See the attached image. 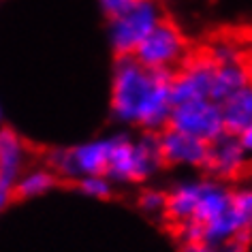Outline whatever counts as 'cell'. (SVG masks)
<instances>
[{"mask_svg":"<svg viewBox=\"0 0 252 252\" xmlns=\"http://www.w3.org/2000/svg\"><path fill=\"white\" fill-rule=\"evenodd\" d=\"M229 197H231V188H226L220 180H203V190H201L199 203L194 207L192 214V222L197 224H207L210 220H214L218 214L224 212V207L229 205Z\"/></svg>","mask_w":252,"mask_h":252,"instance_id":"obj_15","label":"cell"},{"mask_svg":"<svg viewBox=\"0 0 252 252\" xmlns=\"http://www.w3.org/2000/svg\"><path fill=\"white\" fill-rule=\"evenodd\" d=\"M162 167V156L158 148V133L146 130L141 137L116 135L111 137V154L105 178L111 182H143Z\"/></svg>","mask_w":252,"mask_h":252,"instance_id":"obj_2","label":"cell"},{"mask_svg":"<svg viewBox=\"0 0 252 252\" xmlns=\"http://www.w3.org/2000/svg\"><path fill=\"white\" fill-rule=\"evenodd\" d=\"M162 17L156 0H135L128 9L111 17L109 39L118 58L133 56L139 43L146 39L158 20Z\"/></svg>","mask_w":252,"mask_h":252,"instance_id":"obj_4","label":"cell"},{"mask_svg":"<svg viewBox=\"0 0 252 252\" xmlns=\"http://www.w3.org/2000/svg\"><path fill=\"white\" fill-rule=\"evenodd\" d=\"M109 154L111 137H105V139L79 143L75 148L56 150L49 156V165L54 173H60L71 180H79L86 175H105L107 165H109Z\"/></svg>","mask_w":252,"mask_h":252,"instance_id":"obj_6","label":"cell"},{"mask_svg":"<svg viewBox=\"0 0 252 252\" xmlns=\"http://www.w3.org/2000/svg\"><path fill=\"white\" fill-rule=\"evenodd\" d=\"M248 160L250 158L246 156L242 143H239V137L222 133L218 139L207 143V156L203 169L214 180H231L244 171Z\"/></svg>","mask_w":252,"mask_h":252,"instance_id":"obj_10","label":"cell"},{"mask_svg":"<svg viewBox=\"0 0 252 252\" xmlns=\"http://www.w3.org/2000/svg\"><path fill=\"white\" fill-rule=\"evenodd\" d=\"M214 66L216 62L210 58L205 49L188 52L186 60L171 75V103L178 105L188 100L210 98Z\"/></svg>","mask_w":252,"mask_h":252,"instance_id":"obj_7","label":"cell"},{"mask_svg":"<svg viewBox=\"0 0 252 252\" xmlns=\"http://www.w3.org/2000/svg\"><path fill=\"white\" fill-rule=\"evenodd\" d=\"M158 148L162 165L190 169H199L205 165L207 143L192 135L182 133V130H175L171 126H165L162 130H158Z\"/></svg>","mask_w":252,"mask_h":252,"instance_id":"obj_9","label":"cell"},{"mask_svg":"<svg viewBox=\"0 0 252 252\" xmlns=\"http://www.w3.org/2000/svg\"><path fill=\"white\" fill-rule=\"evenodd\" d=\"M139 205H141V210L148 212V214H160V212H165V192L156 190V188H148V190L141 192Z\"/></svg>","mask_w":252,"mask_h":252,"instance_id":"obj_18","label":"cell"},{"mask_svg":"<svg viewBox=\"0 0 252 252\" xmlns=\"http://www.w3.org/2000/svg\"><path fill=\"white\" fill-rule=\"evenodd\" d=\"M237 137H239V143H242L246 156H248V158H252V124L244 130V133H239Z\"/></svg>","mask_w":252,"mask_h":252,"instance_id":"obj_20","label":"cell"},{"mask_svg":"<svg viewBox=\"0 0 252 252\" xmlns=\"http://www.w3.org/2000/svg\"><path fill=\"white\" fill-rule=\"evenodd\" d=\"M252 79V71L248 60H231V62H218L214 66L212 75V92L210 98L214 103H222V100L239 90L242 86H246Z\"/></svg>","mask_w":252,"mask_h":252,"instance_id":"obj_14","label":"cell"},{"mask_svg":"<svg viewBox=\"0 0 252 252\" xmlns=\"http://www.w3.org/2000/svg\"><path fill=\"white\" fill-rule=\"evenodd\" d=\"M182 252H220L218 246L207 244V242H188L182 244Z\"/></svg>","mask_w":252,"mask_h":252,"instance_id":"obj_19","label":"cell"},{"mask_svg":"<svg viewBox=\"0 0 252 252\" xmlns=\"http://www.w3.org/2000/svg\"><path fill=\"white\" fill-rule=\"evenodd\" d=\"M201 229H203V242L214 246L244 242L252 231V186L233 188L224 212Z\"/></svg>","mask_w":252,"mask_h":252,"instance_id":"obj_5","label":"cell"},{"mask_svg":"<svg viewBox=\"0 0 252 252\" xmlns=\"http://www.w3.org/2000/svg\"><path fill=\"white\" fill-rule=\"evenodd\" d=\"M26 165V148L13 130H0V214L9 205Z\"/></svg>","mask_w":252,"mask_h":252,"instance_id":"obj_11","label":"cell"},{"mask_svg":"<svg viewBox=\"0 0 252 252\" xmlns=\"http://www.w3.org/2000/svg\"><path fill=\"white\" fill-rule=\"evenodd\" d=\"M203 180H182L171 190L165 192V212L175 224H182L192 218L194 207L199 203Z\"/></svg>","mask_w":252,"mask_h":252,"instance_id":"obj_13","label":"cell"},{"mask_svg":"<svg viewBox=\"0 0 252 252\" xmlns=\"http://www.w3.org/2000/svg\"><path fill=\"white\" fill-rule=\"evenodd\" d=\"M188 56V41L182 28L169 17H160L135 49L133 58L152 71H175Z\"/></svg>","mask_w":252,"mask_h":252,"instance_id":"obj_3","label":"cell"},{"mask_svg":"<svg viewBox=\"0 0 252 252\" xmlns=\"http://www.w3.org/2000/svg\"><path fill=\"white\" fill-rule=\"evenodd\" d=\"M79 190L92 199H107L111 194V180L105 175H86L77 180Z\"/></svg>","mask_w":252,"mask_h":252,"instance_id":"obj_17","label":"cell"},{"mask_svg":"<svg viewBox=\"0 0 252 252\" xmlns=\"http://www.w3.org/2000/svg\"><path fill=\"white\" fill-rule=\"evenodd\" d=\"M220 105L224 133L239 135L252 124V79L239 90L229 94Z\"/></svg>","mask_w":252,"mask_h":252,"instance_id":"obj_12","label":"cell"},{"mask_svg":"<svg viewBox=\"0 0 252 252\" xmlns=\"http://www.w3.org/2000/svg\"><path fill=\"white\" fill-rule=\"evenodd\" d=\"M173 71H152L133 56L118 58L111 86V111L120 122L158 133L171 113Z\"/></svg>","mask_w":252,"mask_h":252,"instance_id":"obj_1","label":"cell"},{"mask_svg":"<svg viewBox=\"0 0 252 252\" xmlns=\"http://www.w3.org/2000/svg\"><path fill=\"white\" fill-rule=\"evenodd\" d=\"M167 126H171L175 130H182L186 135H192L197 139H203L205 143L218 139L224 133L220 105L210 98L188 100V103L173 105L171 113H169Z\"/></svg>","mask_w":252,"mask_h":252,"instance_id":"obj_8","label":"cell"},{"mask_svg":"<svg viewBox=\"0 0 252 252\" xmlns=\"http://www.w3.org/2000/svg\"><path fill=\"white\" fill-rule=\"evenodd\" d=\"M56 186V173L49 169H32L28 173H22L17 180L15 190L22 197H41V194L49 192Z\"/></svg>","mask_w":252,"mask_h":252,"instance_id":"obj_16","label":"cell"}]
</instances>
